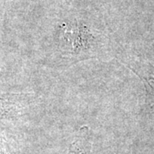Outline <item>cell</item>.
I'll return each instance as SVG.
<instances>
[{
	"label": "cell",
	"instance_id": "cell-1",
	"mask_svg": "<svg viewBox=\"0 0 154 154\" xmlns=\"http://www.w3.org/2000/svg\"><path fill=\"white\" fill-rule=\"evenodd\" d=\"M68 154H90V144L88 137L78 139L72 144Z\"/></svg>",
	"mask_w": 154,
	"mask_h": 154
}]
</instances>
